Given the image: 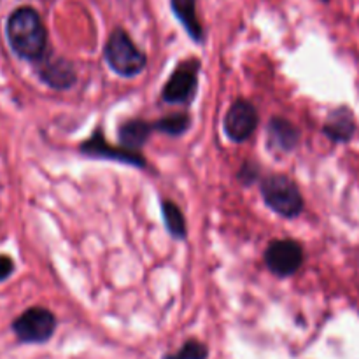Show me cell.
<instances>
[{
    "instance_id": "14",
    "label": "cell",
    "mask_w": 359,
    "mask_h": 359,
    "mask_svg": "<svg viewBox=\"0 0 359 359\" xmlns=\"http://www.w3.org/2000/svg\"><path fill=\"white\" fill-rule=\"evenodd\" d=\"M163 217L167 230L174 235L175 238L186 237V223L184 216L179 210V207L172 202H163Z\"/></svg>"
},
{
    "instance_id": "13",
    "label": "cell",
    "mask_w": 359,
    "mask_h": 359,
    "mask_svg": "<svg viewBox=\"0 0 359 359\" xmlns=\"http://www.w3.org/2000/svg\"><path fill=\"white\" fill-rule=\"evenodd\" d=\"M325 132L328 133L330 139L333 140H347L351 139L354 132V123L351 119V114L347 111H337L332 114Z\"/></svg>"
},
{
    "instance_id": "3",
    "label": "cell",
    "mask_w": 359,
    "mask_h": 359,
    "mask_svg": "<svg viewBox=\"0 0 359 359\" xmlns=\"http://www.w3.org/2000/svg\"><path fill=\"white\" fill-rule=\"evenodd\" d=\"M266 205L284 217H297L304 209V198L298 186L286 175H270L262 184Z\"/></svg>"
},
{
    "instance_id": "17",
    "label": "cell",
    "mask_w": 359,
    "mask_h": 359,
    "mask_svg": "<svg viewBox=\"0 0 359 359\" xmlns=\"http://www.w3.org/2000/svg\"><path fill=\"white\" fill-rule=\"evenodd\" d=\"M14 265H13V259L9 256H0V280L7 279V277L13 273Z\"/></svg>"
},
{
    "instance_id": "9",
    "label": "cell",
    "mask_w": 359,
    "mask_h": 359,
    "mask_svg": "<svg viewBox=\"0 0 359 359\" xmlns=\"http://www.w3.org/2000/svg\"><path fill=\"white\" fill-rule=\"evenodd\" d=\"M42 79L49 84V86L56 88V90H65V88L72 86L76 81V74H74L72 65L65 60H55V62L48 63L41 72Z\"/></svg>"
},
{
    "instance_id": "6",
    "label": "cell",
    "mask_w": 359,
    "mask_h": 359,
    "mask_svg": "<svg viewBox=\"0 0 359 359\" xmlns=\"http://www.w3.org/2000/svg\"><path fill=\"white\" fill-rule=\"evenodd\" d=\"M258 126V112L249 102L237 100L226 112L224 132L235 142H244Z\"/></svg>"
},
{
    "instance_id": "2",
    "label": "cell",
    "mask_w": 359,
    "mask_h": 359,
    "mask_svg": "<svg viewBox=\"0 0 359 359\" xmlns=\"http://www.w3.org/2000/svg\"><path fill=\"white\" fill-rule=\"evenodd\" d=\"M105 58L116 74L133 77L146 67V55L133 44L128 34L123 30L112 32L105 46Z\"/></svg>"
},
{
    "instance_id": "10",
    "label": "cell",
    "mask_w": 359,
    "mask_h": 359,
    "mask_svg": "<svg viewBox=\"0 0 359 359\" xmlns=\"http://www.w3.org/2000/svg\"><path fill=\"white\" fill-rule=\"evenodd\" d=\"M172 9H174L175 16L181 20V23L184 25L193 41H202L203 30L198 16H196V0H172Z\"/></svg>"
},
{
    "instance_id": "5",
    "label": "cell",
    "mask_w": 359,
    "mask_h": 359,
    "mask_svg": "<svg viewBox=\"0 0 359 359\" xmlns=\"http://www.w3.org/2000/svg\"><path fill=\"white\" fill-rule=\"evenodd\" d=\"M265 263L276 276H293L304 263V251L294 241H276L266 249Z\"/></svg>"
},
{
    "instance_id": "12",
    "label": "cell",
    "mask_w": 359,
    "mask_h": 359,
    "mask_svg": "<svg viewBox=\"0 0 359 359\" xmlns=\"http://www.w3.org/2000/svg\"><path fill=\"white\" fill-rule=\"evenodd\" d=\"M151 132V126L144 121H128L119 128V137L121 142L128 149H137L147 140Z\"/></svg>"
},
{
    "instance_id": "15",
    "label": "cell",
    "mask_w": 359,
    "mask_h": 359,
    "mask_svg": "<svg viewBox=\"0 0 359 359\" xmlns=\"http://www.w3.org/2000/svg\"><path fill=\"white\" fill-rule=\"evenodd\" d=\"M189 126V118L186 114H174L168 116V118L160 119V121L154 125V128H158L160 132L170 133V135H181L188 130Z\"/></svg>"
},
{
    "instance_id": "11",
    "label": "cell",
    "mask_w": 359,
    "mask_h": 359,
    "mask_svg": "<svg viewBox=\"0 0 359 359\" xmlns=\"http://www.w3.org/2000/svg\"><path fill=\"white\" fill-rule=\"evenodd\" d=\"M270 142L283 151H291L298 142V130L286 119H272L269 126Z\"/></svg>"
},
{
    "instance_id": "7",
    "label": "cell",
    "mask_w": 359,
    "mask_h": 359,
    "mask_svg": "<svg viewBox=\"0 0 359 359\" xmlns=\"http://www.w3.org/2000/svg\"><path fill=\"white\" fill-rule=\"evenodd\" d=\"M196 74H198V63H181L170 76L168 83L165 84L163 100L168 104H181L188 100L196 88Z\"/></svg>"
},
{
    "instance_id": "8",
    "label": "cell",
    "mask_w": 359,
    "mask_h": 359,
    "mask_svg": "<svg viewBox=\"0 0 359 359\" xmlns=\"http://www.w3.org/2000/svg\"><path fill=\"white\" fill-rule=\"evenodd\" d=\"M83 151L88 154H95V156H105V158H114V160L128 161V163H135L139 167H142L144 160L135 153V151H118L114 147H109L104 142L102 135H93V139L88 140L86 144H83Z\"/></svg>"
},
{
    "instance_id": "4",
    "label": "cell",
    "mask_w": 359,
    "mask_h": 359,
    "mask_svg": "<svg viewBox=\"0 0 359 359\" xmlns=\"http://www.w3.org/2000/svg\"><path fill=\"white\" fill-rule=\"evenodd\" d=\"M55 316L41 307L28 309L13 325V330L18 339L27 344L46 342V340L51 339V335L55 333Z\"/></svg>"
},
{
    "instance_id": "16",
    "label": "cell",
    "mask_w": 359,
    "mask_h": 359,
    "mask_svg": "<svg viewBox=\"0 0 359 359\" xmlns=\"http://www.w3.org/2000/svg\"><path fill=\"white\" fill-rule=\"evenodd\" d=\"M207 356V351L202 344L198 342H189L179 351L175 356L168 358V359H205Z\"/></svg>"
},
{
    "instance_id": "1",
    "label": "cell",
    "mask_w": 359,
    "mask_h": 359,
    "mask_svg": "<svg viewBox=\"0 0 359 359\" xmlns=\"http://www.w3.org/2000/svg\"><path fill=\"white\" fill-rule=\"evenodd\" d=\"M7 39L21 58L37 60L44 53L48 35L41 16L30 7H21L7 20Z\"/></svg>"
}]
</instances>
